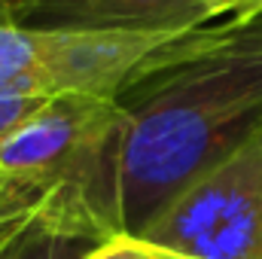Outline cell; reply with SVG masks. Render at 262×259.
<instances>
[{"instance_id":"6da1fadb","label":"cell","mask_w":262,"mask_h":259,"mask_svg":"<svg viewBox=\"0 0 262 259\" xmlns=\"http://www.w3.org/2000/svg\"><path fill=\"white\" fill-rule=\"evenodd\" d=\"M125 113V235L262 134V9L213 18L152 49L116 95Z\"/></svg>"},{"instance_id":"7a4b0ae2","label":"cell","mask_w":262,"mask_h":259,"mask_svg":"<svg viewBox=\"0 0 262 259\" xmlns=\"http://www.w3.org/2000/svg\"><path fill=\"white\" fill-rule=\"evenodd\" d=\"M122 137L125 113L113 98H49L0 140V201L37 207L46 195H55L122 232Z\"/></svg>"},{"instance_id":"3957f363","label":"cell","mask_w":262,"mask_h":259,"mask_svg":"<svg viewBox=\"0 0 262 259\" xmlns=\"http://www.w3.org/2000/svg\"><path fill=\"white\" fill-rule=\"evenodd\" d=\"M143 238L189 259H262V134L183 189Z\"/></svg>"},{"instance_id":"277c9868","label":"cell","mask_w":262,"mask_h":259,"mask_svg":"<svg viewBox=\"0 0 262 259\" xmlns=\"http://www.w3.org/2000/svg\"><path fill=\"white\" fill-rule=\"evenodd\" d=\"M213 21L204 0H0V25L180 37Z\"/></svg>"},{"instance_id":"5b68a950","label":"cell","mask_w":262,"mask_h":259,"mask_svg":"<svg viewBox=\"0 0 262 259\" xmlns=\"http://www.w3.org/2000/svg\"><path fill=\"white\" fill-rule=\"evenodd\" d=\"M113 235L119 232L85 207L46 195L0 241V259H89Z\"/></svg>"},{"instance_id":"8992f818","label":"cell","mask_w":262,"mask_h":259,"mask_svg":"<svg viewBox=\"0 0 262 259\" xmlns=\"http://www.w3.org/2000/svg\"><path fill=\"white\" fill-rule=\"evenodd\" d=\"M89 259H189V256H183L177 250H168V247H162V244H156L143 235L119 232V235L107 238L104 244H98Z\"/></svg>"},{"instance_id":"52a82bcc","label":"cell","mask_w":262,"mask_h":259,"mask_svg":"<svg viewBox=\"0 0 262 259\" xmlns=\"http://www.w3.org/2000/svg\"><path fill=\"white\" fill-rule=\"evenodd\" d=\"M49 98H40V95H28L21 89H9V85H0V140L15 131L31 113H37Z\"/></svg>"},{"instance_id":"ba28073f","label":"cell","mask_w":262,"mask_h":259,"mask_svg":"<svg viewBox=\"0 0 262 259\" xmlns=\"http://www.w3.org/2000/svg\"><path fill=\"white\" fill-rule=\"evenodd\" d=\"M213 18H226V15H238V12H253L262 9V0H204Z\"/></svg>"},{"instance_id":"9c48e42d","label":"cell","mask_w":262,"mask_h":259,"mask_svg":"<svg viewBox=\"0 0 262 259\" xmlns=\"http://www.w3.org/2000/svg\"><path fill=\"white\" fill-rule=\"evenodd\" d=\"M28 210H34V207H12V204H6V201H0V226H6V223H12L15 217H21V213H28Z\"/></svg>"},{"instance_id":"30bf717a","label":"cell","mask_w":262,"mask_h":259,"mask_svg":"<svg viewBox=\"0 0 262 259\" xmlns=\"http://www.w3.org/2000/svg\"><path fill=\"white\" fill-rule=\"evenodd\" d=\"M28 213H31V210H28ZM28 213H21V217H15L12 223H6V226H0V241H3V238H6V235H9V232H12V229H15V226L21 223V220H25V217H28Z\"/></svg>"}]
</instances>
